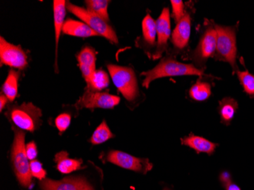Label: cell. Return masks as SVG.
I'll use <instances>...</instances> for the list:
<instances>
[{"instance_id":"6da1fadb","label":"cell","mask_w":254,"mask_h":190,"mask_svg":"<svg viewBox=\"0 0 254 190\" xmlns=\"http://www.w3.org/2000/svg\"><path fill=\"white\" fill-rule=\"evenodd\" d=\"M145 76L142 86L148 88L154 80L165 77L184 76V75H204L203 71L196 68L193 64H186L178 62L171 56H166L152 69L141 74Z\"/></svg>"},{"instance_id":"7a4b0ae2","label":"cell","mask_w":254,"mask_h":190,"mask_svg":"<svg viewBox=\"0 0 254 190\" xmlns=\"http://www.w3.org/2000/svg\"><path fill=\"white\" fill-rule=\"evenodd\" d=\"M15 132L11 146V160L17 179L22 187H28L32 181L30 163L26 154L25 133L19 128H13Z\"/></svg>"},{"instance_id":"3957f363","label":"cell","mask_w":254,"mask_h":190,"mask_svg":"<svg viewBox=\"0 0 254 190\" xmlns=\"http://www.w3.org/2000/svg\"><path fill=\"white\" fill-rule=\"evenodd\" d=\"M215 28L217 32V45L214 58L217 61L228 63L236 72L238 71L236 29L234 27L217 25H215Z\"/></svg>"},{"instance_id":"277c9868","label":"cell","mask_w":254,"mask_h":190,"mask_svg":"<svg viewBox=\"0 0 254 190\" xmlns=\"http://www.w3.org/2000/svg\"><path fill=\"white\" fill-rule=\"evenodd\" d=\"M6 116L19 129L34 132L42 124V111L32 103H23L8 108Z\"/></svg>"},{"instance_id":"5b68a950","label":"cell","mask_w":254,"mask_h":190,"mask_svg":"<svg viewBox=\"0 0 254 190\" xmlns=\"http://www.w3.org/2000/svg\"><path fill=\"white\" fill-rule=\"evenodd\" d=\"M107 66L114 85L123 96L129 102L135 101L139 96V89L133 69L114 64H108Z\"/></svg>"},{"instance_id":"8992f818","label":"cell","mask_w":254,"mask_h":190,"mask_svg":"<svg viewBox=\"0 0 254 190\" xmlns=\"http://www.w3.org/2000/svg\"><path fill=\"white\" fill-rule=\"evenodd\" d=\"M66 8L71 13L83 21L84 23L94 30L99 36L104 37L113 44H118L116 32L105 20L92 13L86 8L73 5L69 2H66Z\"/></svg>"},{"instance_id":"52a82bcc","label":"cell","mask_w":254,"mask_h":190,"mask_svg":"<svg viewBox=\"0 0 254 190\" xmlns=\"http://www.w3.org/2000/svg\"><path fill=\"white\" fill-rule=\"evenodd\" d=\"M217 32L215 25L210 22L207 25L199 40L197 47L192 53V60L196 68L203 71L207 61L215 56L216 51Z\"/></svg>"},{"instance_id":"ba28073f","label":"cell","mask_w":254,"mask_h":190,"mask_svg":"<svg viewBox=\"0 0 254 190\" xmlns=\"http://www.w3.org/2000/svg\"><path fill=\"white\" fill-rule=\"evenodd\" d=\"M104 160L124 169L143 174H146L153 168L152 163L147 158H136L124 151L117 150L108 151L104 157Z\"/></svg>"},{"instance_id":"9c48e42d","label":"cell","mask_w":254,"mask_h":190,"mask_svg":"<svg viewBox=\"0 0 254 190\" xmlns=\"http://www.w3.org/2000/svg\"><path fill=\"white\" fill-rule=\"evenodd\" d=\"M121 98L116 95H113L108 92L91 91L86 88L83 95L75 103L74 107L78 111L83 108L113 109L119 104Z\"/></svg>"},{"instance_id":"30bf717a","label":"cell","mask_w":254,"mask_h":190,"mask_svg":"<svg viewBox=\"0 0 254 190\" xmlns=\"http://www.w3.org/2000/svg\"><path fill=\"white\" fill-rule=\"evenodd\" d=\"M0 63L19 70L28 66V57L20 45H14L0 38Z\"/></svg>"},{"instance_id":"8fae6325","label":"cell","mask_w":254,"mask_h":190,"mask_svg":"<svg viewBox=\"0 0 254 190\" xmlns=\"http://www.w3.org/2000/svg\"><path fill=\"white\" fill-rule=\"evenodd\" d=\"M157 27V47L154 53L153 60L161 57L168 49V43L171 36V16L168 8H163L161 15L156 21Z\"/></svg>"},{"instance_id":"7c38bea8","label":"cell","mask_w":254,"mask_h":190,"mask_svg":"<svg viewBox=\"0 0 254 190\" xmlns=\"http://www.w3.org/2000/svg\"><path fill=\"white\" fill-rule=\"evenodd\" d=\"M42 190H85L91 188L83 177H67L61 181L44 179L40 183Z\"/></svg>"},{"instance_id":"4fadbf2b","label":"cell","mask_w":254,"mask_h":190,"mask_svg":"<svg viewBox=\"0 0 254 190\" xmlns=\"http://www.w3.org/2000/svg\"><path fill=\"white\" fill-rule=\"evenodd\" d=\"M191 33V17L189 13H185L184 16L177 23L176 28L172 34L173 45L178 51L185 49L189 44Z\"/></svg>"},{"instance_id":"5bb4252c","label":"cell","mask_w":254,"mask_h":190,"mask_svg":"<svg viewBox=\"0 0 254 190\" xmlns=\"http://www.w3.org/2000/svg\"><path fill=\"white\" fill-rule=\"evenodd\" d=\"M76 59L82 76L88 85L91 75L96 71V51L92 47L85 46L77 54Z\"/></svg>"},{"instance_id":"9a60e30c","label":"cell","mask_w":254,"mask_h":190,"mask_svg":"<svg viewBox=\"0 0 254 190\" xmlns=\"http://www.w3.org/2000/svg\"><path fill=\"white\" fill-rule=\"evenodd\" d=\"M181 143L195 150L197 154L206 153L209 155H212L218 146V144L214 143L209 140L205 139V138L197 136L193 134H190L181 138Z\"/></svg>"},{"instance_id":"2e32d148","label":"cell","mask_w":254,"mask_h":190,"mask_svg":"<svg viewBox=\"0 0 254 190\" xmlns=\"http://www.w3.org/2000/svg\"><path fill=\"white\" fill-rule=\"evenodd\" d=\"M65 11H66V1L65 0H54V18L56 38V65H57V52H58L60 38H61V33H62L65 21Z\"/></svg>"},{"instance_id":"e0dca14e","label":"cell","mask_w":254,"mask_h":190,"mask_svg":"<svg viewBox=\"0 0 254 190\" xmlns=\"http://www.w3.org/2000/svg\"><path fill=\"white\" fill-rule=\"evenodd\" d=\"M63 32L67 35L82 38L99 36L94 30L91 29L83 21H75L70 18H68L65 21Z\"/></svg>"},{"instance_id":"ac0fdd59","label":"cell","mask_w":254,"mask_h":190,"mask_svg":"<svg viewBox=\"0 0 254 190\" xmlns=\"http://www.w3.org/2000/svg\"><path fill=\"white\" fill-rule=\"evenodd\" d=\"M57 168L61 174H68L78 170L83 169L82 160L73 159L68 158L66 151H61L56 154L55 158Z\"/></svg>"},{"instance_id":"d6986e66","label":"cell","mask_w":254,"mask_h":190,"mask_svg":"<svg viewBox=\"0 0 254 190\" xmlns=\"http://www.w3.org/2000/svg\"><path fill=\"white\" fill-rule=\"evenodd\" d=\"M238 108V102L233 98H225L219 102L218 112L222 124L229 125L235 117Z\"/></svg>"},{"instance_id":"ffe728a7","label":"cell","mask_w":254,"mask_h":190,"mask_svg":"<svg viewBox=\"0 0 254 190\" xmlns=\"http://www.w3.org/2000/svg\"><path fill=\"white\" fill-rule=\"evenodd\" d=\"M142 40L145 45L153 47L156 43V21L150 15H147L142 21Z\"/></svg>"},{"instance_id":"44dd1931","label":"cell","mask_w":254,"mask_h":190,"mask_svg":"<svg viewBox=\"0 0 254 190\" xmlns=\"http://www.w3.org/2000/svg\"><path fill=\"white\" fill-rule=\"evenodd\" d=\"M19 75V72L14 69L10 70L2 85V92L7 97L8 101H13L18 95Z\"/></svg>"},{"instance_id":"7402d4cb","label":"cell","mask_w":254,"mask_h":190,"mask_svg":"<svg viewBox=\"0 0 254 190\" xmlns=\"http://www.w3.org/2000/svg\"><path fill=\"white\" fill-rule=\"evenodd\" d=\"M211 94L212 90L210 84L201 79H198L197 81L192 85L189 91L190 97L196 101H204L209 99Z\"/></svg>"},{"instance_id":"603a6c76","label":"cell","mask_w":254,"mask_h":190,"mask_svg":"<svg viewBox=\"0 0 254 190\" xmlns=\"http://www.w3.org/2000/svg\"><path fill=\"white\" fill-rule=\"evenodd\" d=\"M85 2L86 5V9L98 15L107 22L109 21L108 5L111 1H108V0H85Z\"/></svg>"},{"instance_id":"cb8c5ba5","label":"cell","mask_w":254,"mask_h":190,"mask_svg":"<svg viewBox=\"0 0 254 190\" xmlns=\"http://www.w3.org/2000/svg\"><path fill=\"white\" fill-rule=\"evenodd\" d=\"M110 80L108 74L104 70L98 69L95 71L91 79L87 85V88L91 91H101L108 88Z\"/></svg>"},{"instance_id":"d4e9b609","label":"cell","mask_w":254,"mask_h":190,"mask_svg":"<svg viewBox=\"0 0 254 190\" xmlns=\"http://www.w3.org/2000/svg\"><path fill=\"white\" fill-rule=\"evenodd\" d=\"M114 137L115 135L111 132L106 121H104L95 130L93 135L90 138V142L94 145H100Z\"/></svg>"},{"instance_id":"484cf974","label":"cell","mask_w":254,"mask_h":190,"mask_svg":"<svg viewBox=\"0 0 254 190\" xmlns=\"http://www.w3.org/2000/svg\"><path fill=\"white\" fill-rule=\"evenodd\" d=\"M237 74L245 92L249 95H254V75L248 70L244 72L238 70Z\"/></svg>"},{"instance_id":"4316f807","label":"cell","mask_w":254,"mask_h":190,"mask_svg":"<svg viewBox=\"0 0 254 190\" xmlns=\"http://www.w3.org/2000/svg\"><path fill=\"white\" fill-rule=\"evenodd\" d=\"M30 169L32 177H36L37 179L40 181L45 179L47 172L43 168L42 164L38 160L35 159L30 162Z\"/></svg>"},{"instance_id":"83f0119b","label":"cell","mask_w":254,"mask_h":190,"mask_svg":"<svg viewBox=\"0 0 254 190\" xmlns=\"http://www.w3.org/2000/svg\"><path fill=\"white\" fill-rule=\"evenodd\" d=\"M171 3L172 5L173 18L175 22L178 23L185 15L184 2L181 0H171Z\"/></svg>"},{"instance_id":"f1b7e54d","label":"cell","mask_w":254,"mask_h":190,"mask_svg":"<svg viewBox=\"0 0 254 190\" xmlns=\"http://www.w3.org/2000/svg\"><path fill=\"white\" fill-rule=\"evenodd\" d=\"M71 116L68 114H62L56 118L55 125L60 132H65L70 125Z\"/></svg>"},{"instance_id":"f546056e","label":"cell","mask_w":254,"mask_h":190,"mask_svg":"<svg viewBox=\"0 0 254 190\" xmlns=\"http://www.w3.org/2000/svg\"><path fill=\"white\" fill-rule=\"evenodd\" d=\"M26 154L29 161H34L38 156V148L34 141H31L26 145Z\"/></svg>"},{"instance_id":"4dcf8cb0","label":"cell","mask_w":254,"mask_h":190,"mask_svg":"<svg viewBox=\"0 0 254 190\" xmlns=\"http://www.w3.org/2000/svg\"><path fill=\"white\" fill-rule=\"evenodd\" d=\"M219 179H220L221 182L223 184L224 186H226L227 184H229L230 182H232L231 181V179H232V177H231V174L228 172H222L221 174L220 177H219Z\"/></svg>"},{"instance_id":"1f68e13d","label":"cell","mask_w":254,"mask_h":190,"mask_svg":"<svg viewBox=\"0 0 254 190\" xmlns=\"http://www.w3.org/2000/svg\"><path fill=\"white\" fill-rule=\"evenodd\" d=\"M8 100V98L5 96V94L2 93L1 95H0V111H1V112H2V111H3V108H5V105H6Z\"/></svg>"},{"instance_id":"d6a6232c","label":"cell","mask_w":254,"mask_h":190,"mask_svg":"<svg viewBox=\"0 0 254 190\" xmlns=\"http://www.w3.org/2000/svg\"><path fill=\"white\" fill-rule=\"evenodd\" d=\"M225 187L226 190H241V188L237 184H233L232 182L227 184L226 186H225Z\"/></svg>"},{"instance_id":"836d02e7","label":"cell","mask_w":254,"mask_h":190,"mask_svg":"<svg viewBox=\"0 0 254 190\" xmlns=\"http://www.w3.org/2000/svg\"><path fill=\"white\" fill-rule=\"evenodd\" d=\"M94 190L93 189H92V187H91V188L88 189V190Z\"/></svg>"},{"instance_id":"e575fe53","label":"cell","mask_w":254,"mask_h":190,"mask_svg":"<svg viewBox=\"0 0 254 190\" xmlns=\"http://www.w3.org/2000/svg\"><path fill=\"white\" fill-rule=\"evenodd\" d=\"M163 190H170L168 188H165Z\"/></svg>"}]
</instances>
